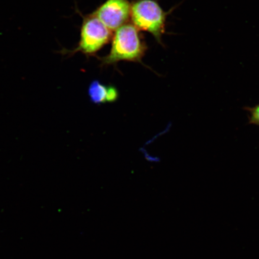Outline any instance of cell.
Here are the masks:
<instances>
[{
	"instance_id": "6da1fadb",
	"label": "cell",
	"mask_w": 259,
	"mask_h": 259,
	"mask_svg": "<svg viewBox=\"0 0 259 259\" xmlns=\"http://www.w3.org/2000/svg\"><path fill=\"white\" fill-rule=\"evenodd\" d=\"M112 38L109 54L100 58L102 67L115 65L121 61L142 63L147 45L134 24L127 22L122 25L115 31Z\"/></svg>"
},
{
	"instance_id": "7a4b0ae2",
	"label": "cell",
	"mask_w": 259,
	"mask_h": 259,
	"mask_svg": "<svg viewBox=\"0 0 259 259\" xmlns=\"http://www.w3.org/2000/svg\"><path fill=\"white\" fill-rule=\"evenodd\" d=\"M167 14L155 0H137L132 4V24L139 30L150 32L160 44Z\"/></svg>"
},
{
	"instance_id": "3957f363",
	"label": "cell",
	"mask_w": 259,
	"mask_h": 259,
	"mask_svg": "<svg viewBox=\"0 0 259 259\" xmlns=\"http://www.w3.org/2000/svg\"><path fill=\"white\" fill-rule=\"evenodd\" d=\"M112 36V31L98 18L92 14L87 16L81 28L78 46L72 53L81 52L87 56H94L109 43Z\"/></svg>"
},
{
	"instance_id": "277c9868",
	"label": "cell",
	"mask_w": 259,
	"mask_h": 259,
	"mask_svg": "<svg viewBox=\"0 0 259 259\" xmlns=\"http://www.w3.org/2000/svg\"><path fill=\"white\" fill-rule=\"evenodd\" d=\"M132 4L128 0H106L93 15L111 31H115L127 23L131 18Z\"/></svg>"
},
{
	"instance_id": "5b68a950",
	"label": "cell",
	"mask_w": 259,
	"mask_h": 259,
	"mask_svg": "<svg viewBox=\"0 0 259 259\" xmlns=\"http://www.w3.org/2000/svg\"><path fill=\"white\" fill-rule=\"evenodd\" d=\"M106 86L98 80L91 82L89 88V96L91 102L96 105H101L106 103Z\"/></svg>"
},
{
	"instance_id": "8992f818",
	"label": "cell",
	"mask_w": 259,
	"mask_h": 259,
	"mask_svg": "<svg viewBox=\"0 0 259 259\" xmlns=\"http://www.w3.org/2000/svg\"><path fill=\"white\" fill-rule=\"evenodd\" d=\"M106 102L109 103H114L119 99V91L114 85H109L106 86Z\"/></svg>"
},
{
	"instance_id": "52a82bcc",
	"label": "cell",
	"mask_w": 259,
	"mask_h": 259,
	"mask_svg": "<svg viewBox=\"0 0 259 259\" xmlns=\"http://www.w3.org/2000/svg\"><path fill=\"white\" fill-rule=\"evenodd\" d=\"M250 112V123L259 126V104L253 108H246Z\"/></svg>"
}]
</instances>
